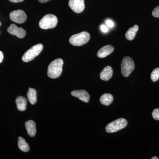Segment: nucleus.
Masks as SVG:
<instances>
[{
    "label": "nucleus",
    "instance_id": "1",
    "mask_svg": "<svg viewBox=\"0 0 159 159\" xmlns=\"http://www.w3.org/2000/svg\"><path fill=\"white\" fill-rule=\"evenodd\" d=\"M63 64V61L61 58H57L52 61L48 67V76L53 79L59 77L62 73Z\"/></svg>",
    "mask_w": 159,
    "mask_h": 159
},
{
    "label": "nucleus",
    "instance_id": "2",
    "mask_svg": "<svg viewBox=\"0 0 159 159\" xmlns=\"http://www.w3.org/2000/svg\"><path fill=\"white\" fill-rule=\"evenodd\" d=\"M90 39L88 32L83 31L78 34L72 35L70 39V42L75 46H81L87 43Z\"/></svg>",
    "mask_w": 159,
    "mask_h": 159
},
{
    "label": "nucleus",
    "instance_id": "3",
    "mask_svg": "<svg viewBox=\"0 0 159 159\" xmlns=\"http://www.w3.org/2000/svg\"><path fill=\"white\" fill-rule=\"evenodd\" d=\"M57 17L53 14H47L40 20V28L43 29H53L57 25Z\"/></svg>",
    "mask_w": 159,
    "mask_h": 159
},
{
    "label": "nucleus",
    "instance_id": "4",
    "mask_svg": "<svg viewBox=\"0 0 159 159\" xmlns=\"http://www.w3.org/2000/svg\"><path fill=\"white\" fill-rule=\"evenodd\" d=\"M43 45L39 43L31 47V48L26 51L22 57V60L24 62H29L39 55L43 49Z\"/></svg>",
    "mask_w": 159,
    "mask_h": 159
},
{
    "label": "nucleus",
    "instance_id": "5",
    "mask_svg": "<svg viewBox=\"0 0 159 159\" xmlns=\"http://www.w3.org/2000/svg\"><path fill=\"white\" fill-rule=\"evenodd\" d=\"M135 68L134 62L132 58L129 56L124 57L121 63V72L122 76L128 77Z\"/></svg>",
    "mask_w": 159,
    "mask_h": 159
},
{
    "label": "nucleus",
    "instance_id": "6",
    "mask_svg": "<svg viewBox=\"0 0 159 159\" xmlns=\"http://www.w3.org/2000/svg\"><path fill=\"white\" fill-rule=\"evenodd\" d=\"M127 125L126 119L120 118L109 123L106 127V130L107 133H115L125 128Z\"/></svg>",
    "mask_w": 159,
    "mask_h": 159
},
{
    "label": "nucleus",
    "instance_id": "7",
    "mask_svg": "<svg viewBox=\"0 0 159 159\" xmlns=\"http://www.w3.org/2000/svg\"><path fill=\"white\" fill-rule=\"evenodd\" d=\"M9 17L11 21L18 24H22L25 22L27 18L25 11L22 10L11 11L9 15Z\"/></svg>",
    "mask_w": 159,
    "mask_h": 159
},
{
    "label": "nucleus",
    "instance_id": "8",
    "mask_svg": "<svg viewBox=\"0 0 159 159\" xmlns=\"http://www.w3.org/2000/svg\"><path fill=\"white\" fill-rule=\"evenodd\" d=\"M69 6L73 11L77 13L82 12L85 8L84 0H70Z\"/></svg>",
    "mask_w": 159,
    "mask_h": 159
},
{
    "label": "nucleus",
    "instance_id": "9",
    "mask_svg": "<svg viewBox=\"0 0 159 159\" xmlns=\"http://www.w3.org/2000/svg\"><path fill=\"white\" fill-rule=\"evenodd\" d=\"M8 32L19 38H23L26 34V31L22 28H18L14 24H11L7 29Z\"/></svg>",
    "mask_w": 159,
    "mask_h": 159
},
{
    "label": "nucleus",
    "instance_id": "10",
    "mask_svg": "<svg viewBox=\"0 0 159 159\" xmlns=\"http://www.w3.org/2000/svg\"><path fill=\"white\" fill-rule=\"evenodd\" d=\"M71 95L74 97H77L81 101L85 102H88L90 100V95L84 90H74L71 92Z\"/></svg>",
    "mask_w": 159,
    "mask_h": 159
},
{
    "label": "nucleus",
    "instance_id": "11",
    "mask_svg": "<svg viewBox=\"0 0 159 159\" xmlns=\"http://www.w3.org/2000/svg\"><path fill=\"white\" fill-rule=\"evenodd\" d=\"M114 51L113 46L108 45L102 47L97 52V55L100 58H104L111 54Z\"/></svg>",
    "mask_w": 159,
    "mask_h": 159
},
{
    "label": "nucleus",
    "instance_id": "12",
    "mask_svg": "<svg viewBox=\"0 0 159 159\" xmlns=\"http://www.w3.org/2000/svg\"><path fill=\"white\" fill-rule=\"evenodd\" d=\"M25 127L28 134L30 137L35 136L36 133V124L33 120H29L25 122Z\"/></svg>",
    "mask_w": 159,
    "mask_h": 159
},
{
    "label": "nucleus",
    "instance_id": "13",
    "mask_svg": "<svg viewBox=\"0 0 159 159\" xmlns=\"http://www.w3.org/2000/svg\"><path fill=\"white\" fill-rule=\"evenodd\" d=\"M113 70L110 66H107L103 69L100 74V77L101 80L107 81L111 79L113 75Z\"/></svg>",
    "mask_w": 159,
    "mask_h": 159
},
{
    "label": "nucleus",
    "instance_id": "14",
    "mask_svg": "<svg viewBox=\"0 0 159 159\" xmlns=\"http://www.w3.org/2000/svg\"><path fill=\"white\" fill-rule=\"evenodd\" d=\"M16 106L17 109L20 111L25 110L27 107V100L25 97H18L16 100Z\"/></svg>",
    "mask_w": 159,
    "mask_h": 159
},
{
    "label": "nucleus",
    "instance_id": "15",
    "mask_svg": "<svg viewBox=\"0 0 159 159\" xmlns=\"http://www.w3.org/2000/svg\"><path fill=\"white\" fill-rule=\"evenodd\" d=\"M139 27L137 25H135L133 28L129 29L125 34L126 39L129 40H132L135 37L137 31L139 30Z\"/></svg>",
    "mask_w": 159,
    "mask_h": 159
},
{
    "label": "nucleus",
    "instance_id": "16",
    "mask_svg": "<svg viewBox=\"0 0 159 159\" xmlns=\"http://www.w3.org/2000/svg\"><path fill=\"white\" fill-rule=\"evenodd\" d=\"M114 100L112 95L109 93H105L102 95L100 98V101L103 105L109 106L113 102Z\"/></svg>",
    "mask_w": 159,
    "mask_h": 159
},
{
    "label": "nucleus",
    "instance_id": "17",
    "mask_svg": "<svg viewBox=\"0 0 159 159\" xmlns=\"http://www.w3.org/2000/svg\"><path fill=\"white\" fill-rule=\"evenodd\" d=\"M27 97L29 102L32 105H34L37 102V93L34 89H29Z\"/></svg>",
    "mask_w": 159,
    "mask_h": 159
},
{
    "label": "nucleus",
    "instance_id": "18",
    "mask_svg": "<svg viewBox=\"0 0 159 159\" xmlns=\"http://www.w3.org/2000/svg\"><path fill=\"white\" fill-rule=\"evenodd\" d=\"M18 145L19 148L25 152L29 151L30 149L29 144L26 142L25 140L22 137H19Z\"/></svg>",
    "mask_w": 159,
    "mask_h": 159
},
{
    "label": "nucleus",
    "instance_id": "19",
    "mask_svg": "<svg viewBox=\"0 0 159 159\" xmlns=\"http://www.w3.org/2000/svg\"><path fill=\"white\" fill-rule=\"evenodd\" d=\"M151 78L153 82H156L159 79V68L154 69L151 74Z\"/></svg>",
    "mask_w": 159,
    "mask_h": 159
},
{
    "label": "nucleus",
    "instance_id": "20",
    "mask_svg": "<svg viewBox=\"0 0 159 159\" xmlns=\"http://www.w3.org/2000/svg\"><path fill=\"white\" fill-rule=\"evenodd\" d=\"M152 116L153 119L157 120H159V109H155L152 113Z\"/></svg>",
    "mask_w": 159,
    "mask_h": 159
},
{
    "label": "nucleus",
    "instance_id": "21",
    "mask_svg": "<svg viewBox=\"0 0 159 159\" xmlns=\"http://www.w3.org/2000/svg\"><path fill=\"white\" fill-rule=\"evenodd\" d=\"M152 16L155 17L159 18V6L156 7L152 12Z\"/></svg>",
    "mask_w": 159,
    "mask_h": 159
},
{
    "label": "nucleus",
    "instance_id": "22",
    "mask_svg": "<svg viewBox=\"0 0 159 159\" xmlns=\"http://www.w3.org/2000/svg\"><path fill=\"white\" fill-rule=\"evenodd\" d=\"M106 24L110 28H112L114 25L113 22L110 20H107L106 21Z\"/></svg>",
    "mask_w": 159,
    "mask_h": 159
},
{
    "label": "nucleus",
    "instance_id": "23",
    "mask_svg": "<svg viewBox=\"0 0 159 159\" xmlns=\"http://www.w3.org/2000/svg\"><path fill=\"white\" fill-rule=\"evenodd\" d=\"M101 29L102 32H104V33H106V32H107L108 31V29H107V27L105 25H101Z\"/></svg>",
    "mask_w": 159,
    "mask_h": 159
},
{
    "label": "nucleus",
    "instance_id": "24",
    "mask_svg": "<svg viewBox=\"0 0 159 159\" xmlns=\"http://www.w3.org/2000/svg\"><path fill=\"white\" fill-rule=\"evenodd\" d=\"M3 58H4L3 53L2 51H0V63L2 61Z\"/></svg>",
    "mask_w": 159,
    "mask_h": 159
},
{
    "label": "nucleus",
    "instance_id": "25",
    "mask_svg": "<svg viewBox=\"0 0 159 159\" xmlns=\"http://www.w3.org/2000/svg\"><path fill=\"white\" fill-rule=\"evenodd\" d=\"M10 2L13 3H18L20 2H22L24 0H9Z\"/></svg>",
    "mask_w": 159,
    "mask_h": 159
},
{
    "label": "nucleus",
    "instance_id": "26",
    "mask_svg": "<svg viewBox=\"0 0 159 159\" xmlns=\"http://www.w3.org/2000/svg\"><path fill=\"white\" fill-rule=\"evenodd\" d=\"M50 1V0H39V2L42 3H44L47 2L48 1Z\"/></svg>",
    "mask_w": 159,
    "mask_h": 159
},
{
    "label": "nucleus",
    "instance_id": "27",
    "mask_svg": "<svg viewBox=\"0 0 159 159\" xmlns=\"http://www.w3.org/2000/svg\"><path fill=\"white\" fill-rule=\"evenodd\" d=\"M152 159H158V158L157 157H153L152 158Z\"/></svg>",
    "mask_w": 159,
    "mask_h": 159
},
{
    "label": "nucleus",
    "instance_id": "28",
    "mask_svg": "<svg viewBox=\"0 0 159 159\" xmlns=\"http://www.w3.org/2000/svg\"><path fill=\"white\" fill-rule=\"evenodd\" d=\"M1 22H0V26H1Z\"/></svg>",
    "mask_w": 159,
    "mask_h": 159
}]
</instances>
